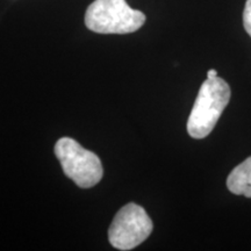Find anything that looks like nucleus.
<instances>
[{
	"label": "nucleus",
	"mask_w": 251,
	"mask_h": 251,
	"mask_svg": "<svg viewBox=\"0 0 251 251\" xmlns=\"http://www.w3.org/2000/svg\"><path fill=\"white\" fill-rule=\"evenodd\" d=\"M231 97L229 84L220 77L207 78L200 87L187 120V133L193 139H205L227 107Z\"/></svg>",
	"instance_id": "obj_1"
},
{
	"label": "nucleus",
	"mask_w": 251,
	"mask_h": 251,
	"mask_svg": "<svg viewBox=\"0 0 251 251\" xmlns=\"http://www.w3.org/2000/svg\"><path fill=\"white\" fill-rule=\"evenodd\" d=\"M146 23V15L126 0H94L86 9L85 25L99 34H129Z\"/></svg>",
	"instance_id": "obj_2"
},
{
	"label": "nucleus",
	"mask_w": 251,
	"mask_h": 251,
	"mask_svg": "<svg viewBox=\"0 0 251 251\" xmlns=\"http://www.w3.org/2000/svg\"><path fill=\"white\" fill-rule=\"evenodd\" d=\"M55 155L64 174L81 188L93 187L101 180L103 169L99 157L76 140L62 137L55 144Z\"/></svg>",
	"instance_id": "obj_3"
},
{
	"label": "nucleus",
	"mask_w": 251,
	"mask_h": 251,
	"mask_svg": "<svg viewBox=\"0 0 251 251\" xmlns=\"http://www.w3.org/2000/svg\"><path fill=\"white\" fill-rule=\"evenodd\" d=\"M153 228L143 207L130 202L122 207L108 229L109 242L118 250H131L143 243Z\"/></svg>",
	"instance_id": "obj_4"
},
{
	"label": "nucleus",
	"mask_w": 251,
	"mask_h": 251,
	"mask_svg": "<svg viewBox=\"0 0 251 251\" xmlns=\"http://www.w3.org/2000/svg\"><path fill=\"white\" fill-rule=\"evenodd\" d=\"M227 187L236 196L251 198V156L229 174Z\"/></svg>",
	"instance_id": "obj_5"
},
{
	"label": "nucleus",
	"mask_w": 251,
	"mask_h": 251,
	"mask_svg": "<svg viewBox=\"0 0 251 251\" xmlns=\"http://www.w3.org/2000/svg\"><path fill=\"white\" fill-rule=\"evenodd\" d=\"M243 26L248 33V35L251 37V0H247L246 6H244Z\"/></svg>",
	"instance_id": "obj_6"
},
{
	"label": "nucleus",
	"mask_w": 251,
	"mask_h": 251,
	"mask_svg": "<svg viewBox=\"0 0 251 251\" xmlns=\"http://www.w3.org/2000/svg\"><path fill=\"white\" fill-rule=\"evenodd\" d=\"M214 77H218V72L214 69H211L208 72H207V78H214Z\"/></svg>",
	"instance_id": "obj_7"
}]
</instances>
